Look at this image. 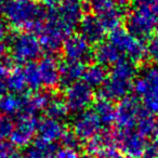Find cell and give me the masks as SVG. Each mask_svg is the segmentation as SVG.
<instances>
[{
  "label": "cell",
  "mask_w": 158,
  "mask_h": 158,
  "mask_svg": "<svg viewBox=\"0 0 158 158\" xmlns=\"http://www.w3.org/2000/svg\"><path fill=\"white\" fill-rule=\"evenodd\" d=\"M0 11L12 27L27 31H39L47 11L34 0H0Z\"/></svg>",
  "instance_id": "obj_1"
},
{
  "label": "cell",
  "mask_w": 158,
  "mask_h": 158,
  "mask_svg": "<svg viewBox=\"0 0 158 158\" xmlns=\"http://www.w3.org/2000/svg\"><path fill=\"white\" fill-rule=\"evenodd\" d=\"M85 10V0H60L56 7L47 11V19L53 21L69 37L81 22Z\"/></svg>",
  "instance_id": "obj_2"
},
{
  "label": "cell",
  "mask_w": 158,
  "mask_h": 158,
  "mask_svg": "<svg viewBox=\"0 0 158 158\" xmlns=\"http://www.w3.org/2000/svg\"><path fill=\"white\" fill-rule=\"evenodd\" d=\"M133 90L142 106L152 114H158V66L145 67L133 82Z\"/></svg>",
  "instance_id": "obj_3"
},
{
  "label": "cell",
  "mask_w": 158,
  "mask_h": 158,
  "mask_svg": "<svg viewBox=\"0 0 158 158\" xmlns=\"http://www.w3.org/2000/svg\"><path fill=\"white\" fill-rule=\"evenodd\" d=\"M9 37V36H8ZM11 59L19 64H29L41 55L42 48L39 38L31 31H24L11 35L8 39Z\"/></svg>",
  "instance_id": "obj_4"
},
{
  "label": "cell",
  "mask_w": 158,
  "mask_h": 158,
  "mask_svg": "<svg viewBox=\"0 0 158 158\" xmlns=\"http://www.w3.org/2000/svg\"><path fill=\"white\" fill-rule=\"evenodd\" d=\"M127 31L138 39H151L158 27V19L149 9L133 7L126 19Z\"/></svg>",
  "instance_id": "obj_5"
},
{
  "label": "cell",
  "mask_w": 158,
  "mask_h": 158,
  "mask_svg": "<svg viewBox=\"0 0 158 158\" xmlns=\"http://www.w3.org/2000/svg\"><path fill=\"white\" fill-rule=\"evenodd\" d=\"M108 41L118 49L123 57L131 60L135 64L146 56V47L142 40L134 37L123 27L110 31Z\"/></svg>",
  "instance_id": "obj_6"
},
{
  "label": "cell",
  "mask_w": 158,
  "mask_h": 158,
  "mask_svg": "<svg viewBox=\"0 0 158 158\" xmlns=\"http://www.w3.org/2000/svg\"><path fill=\"white\" fill-rule=\"evenodd\" d=\"M68 110L76 114L88 110V108L94 103V93L91 87L86 82L78 81L65 88L64 95Z\"/></svg>",
  "instance_id": "obj_7"
},
{
  "label": "cell",
  "mask_w": 158,
  "mask_h": 158,
  "mask_svg": "<svg viewBox=\"0 0 158 158\" xmlns=\"http://www.w3.org/2000/svg\"><path fill=\"white\" fill-rule=\"evenodd\" d=\"M143 108L144 107L136 98L127 97L119 101L115 115V125L117 130L127 131L135 129L138 119Z\"/></svg>",
  "instance_id": "obj_8"
},
{
  "label": "cell",
  "mask_w": 158,
  "mask_h": 158,
  "mask_svg": "<svg viewBox=\"0 0 158 158\" xmlns=\"http://www.w3.org/2000/svg\"><path fill=\"white\" fill-rule=\"evenodd\" d=\"M118 151L127 158H142L147 146L146 138L135 129L118 131L115 133Z\"/></svg>",
  "instance_id": "obj_9"
},
{
  "label": "cell",
  "mask_w": 158,
  "mask_h": 158,
  "mask_svg": "<svg viewBox=\"0 0 158 158\" xmlns=\"http://www.w3.org/2000/svg\"><path fill=\"white\" fill-rule=\"evenodd\" d=\"M104 126L92 110L77 114L73 121V130L75 135L80 141L88 142L102 132Z\"/></svg>",
  "instance_id": "obj_10"
},
{
  "label": "cell",
  "mask_w": 158,
  "mask_h": 158,
  "mask_svg": "<svg viewBox=\"0 0 158 158\" xmlns=\"http://www.w3.org/2000/svg\"><path fill=\"white\" fill-rule=\"evenodd\" d=\"M86 151L93 158H116L119 156L116 135L108 131H102L87 142Z\"/></svg>",
  "instance_id": "obj_11"
},
{
  "label": "cell",
  "mask_w": 158,
  "mask_h": 158,
  "mask_svg": "<svg viewBox=\"0 0 158 158\" xmlns=\"http://www.w3.org/2000/svg\"><path fill=\"white\" fill-rule=\"evenodd\" d=\"M38 33L42 50L47 51L50 54H53L63 48L64 41L68 37L53 21L47 18Z\"/></svg>",
  "instance_id": "obj_12"
},
{
  "label": "cell",
  "mask_w": 158,
  "mask_h": 158,
  "mask_svg": "<svg viewBox=\"0 0 158 158\" xmlns=\"http://www.w3.org/2000/svg\"><path fill=\"white\" fill-rule=\"evenodd\" d=\"M39 119L36 116H21L14 123L13 132L11 134V143L15 146L27 147L34 142L37 134Z\"/></svg>",
  "instance_id": "obj_13"
},
{
  "label": "cell",
  "mask_w": 158,
  "mask_h": 158,
  "mask_svg": "<svg viewBox=\"0 0 158 158\" xmlns=\"http://www.w3.org/2000/svg\"><path fill=\"white\" fill-rule=\"evenodd\" d=\"M63 54L65 60L86 63L93 56L91 44L80 35H70L64 41Z\"/></svg>",
  "instance_id": "obj_14"
},
{
  "label": "cell",
  "mask_w": 158,
  "mask_h": 158,
  "mask_svg": "<svg viewBox=\"0 0 158 158\" xmlns=\"http://www.w3.org/2000/svg\"><path fill=\"white\" fill-rule=\"evenodd\" d=\"M133 82L129 79L110 74L106 81L100 89L101 98L112 102L121 101L128 97L131 89L133 88Z\"/></svg>",
  "instance_id": "obj_15"
},
{
  "label": "cell",
  "mask_w": 158,
  "mask_h": 158,
  "mask_svg": "<svg viewBox=\"0 0 158 158\" xmlns=\"http://www.w3.org/2000/svg\"><path fill=\"white\" fill-rule=\"evenodd\" d=\"M79 35L82 36L90 44L103 42L106 29L97 15L86 14L79 23Z\"/></svg>",
  "instance_id": "obj_16"
},
{
  "label": "cell",
  "mask_w": 158,
  "mask_h": 158,
  "mask_svg": "<svg viewBox=\"0 0 158 158\" xmlns=\"http://www.w3.org/2000/svg\"><path fill=\"white\" fill-rule=\"evenodd\" d=\"M42 86L53 89L60 85V63L52 55H46L38 63Z\"/></svg>",
  "instance_id": "obj_17"
},
{
  "label": "cell",
  "mask_w": 158,
  "mask_h": 158,
  "mask_svg": "<svg viewBox=\"0 0 158 158\" xmlns=\"http://www.w3.org/2000/svg\"><path fill=\"white\" fill-rule=\"evenodd\" d=\"M67 130L65 129L63 123L56 119L44 117L38 120L37 135L38 139L49 143H55L61 141Z\"/></svg>",
  "instance_id": "obj_18"
},
{
  "label": "cell",
  "mask_w": 158,
  "mask_h": 158,
  "mask_svg": "<svg viewBox=\"0 0 158 158\" xmlns=\"http://www.w3.org/2000/svg\"><path fill=\"white\" fill-rule=\"evenodd\" d=\"M85 64L81 62L65 60L60 63V85L64 88L80 81L85 73Z\"/></svg>",
  "instance_id": "obj_19"
},
{
  "label": "cell",
  "mask_w": 158,
  "mask_h": 158,
  "mask_svg": "<svg viewBox=\"0 0 158 158\" xmlns=\"http://www.w3.org/2000/svg\"><path fill=\"white\" fill-rule=\"evenodd\" d=\"M93 57L98 64L106 67V66H113L123 56H121V53L119 52L118 49L107 40L98 44L97 49L93 51Z\"/></svg>",
  "instance_id": "obj_20"
},
{
  "label": "cell",
  "mask_w": 158,
  "mask_h": 158,
  "mask_svg": "<svg viewBox=\"0 0 158 158\" xmlns=\"http://www.w3.org/2000/svg\"><path fill=\"white\" fill-rule=\"evenodd\" d=\"M56 152L55 143H49L37 138L26 147L24 158H55Z\"/></svg>",
  "instance_id": "obj_21"
},
{
  "label": "cell",
  "mask_w": 158,
  "mask_h": 158,
  "mask_svg": "<svg viewBox=\"0 0 158 158\" xmlns=\"http://www.w3.org/2000/svg\"><path fill=\"white\" fill-rule=\"evenodd\" d=\"M25 94H15V93H8L0 99V113L6 116H16L21 114L23 105H24Z\"/></svg>",
  "instance_id": "obj_22"
},
{
  "label": "cell",
  "mask_w": 158,
  "mask_h": 158,
  "mask_svg": "<svg viewBox=\"0 0 158 158\" xmlns=\"http://www.w3.org/2000/svg\"><path fill=\"white\" fill-rule=\"evenodd\" d=\"M93 112L97 114L99 119L101 120L102 125L105 127L110 126L115 123V115H116V107L114 106L112 101L110 100L99 98L93 103Z\"/></svg>",
  "instance_id": "obj_23"
},
{
  "label": "cell",
  "mask_w": 158,
  "mask_h": 158,
  "mask_svg": "<svg viewBox=\"0 0 158 158\" xmlns=\"http://www.w3.org/2000/svg\"><path fill=\"white\" fill-rule=\"evenodd\" d=\"M108 75L106 72L105 66L100 65V64H91L88 67H86L84 73V82H86L89 87L91 88H98L100 87L101 88L104 85V82L106 81Z\"/></svg>",
  "instance_id": "obj_24"
},
{
  "label": "cell",
  "mask_w": 158,
  "mask_h": 158,
  "mask_svg": "<svg viewBox=\"0 0 158 158\" xmlns=\"http://www.w3.org/2000/svg\"><path fill=\"white\" fill-rule=\"evenodd\" d=\"M44 112H46V116L49 118L62 121L68 116L69 110H68L65 100L59 97H52Z\"/></svg>",
  "instance_id": "obj_25"
},
{
  "label": "cell",
  "mask_w": 158,
  "mask_h": 158,
  "mask_svg": "<svg viewBox=\"0 0 158 158\" xmlns=\"http://www.w3.org/2000/svg\"><path fill=\"white\" fill-rule=\"evenodd\" d=\"M8 85L11 93L15 94H25L27 93V85L25 75L22 68H13L11 74L8 77Z\"/></svg>",
  "instance_id": "obj_26"
},
{
  "label": "cell",
  "mask_w": 158,
  "mask_h": 158,
  "mask_svg": "<svg viewBox=\"0 0 158 158\" xmlns=\"http://www.w3.org/2000/svg\"><path fill=\"white\" fill-rule=\"evenodd\" d=\"M23 72H24L25 79H26L27 88L35 92L39 91L40 87L42 86V82L39 69H38V64H36L35 62L26 64L25 67L23 68Z\"/></svg>",
  "instance_id": "obj_27"
},
{
  "label": "cell",
  "mask_w": 158,
  "mask_h": 158,
  "mask_svg": "<svg viewBox=\"0 0 158 158\" xmlns=\"http://www.w3.org/2000/svg\"><path fill=\"white\" fill-rule=\"evenodd\" d=\"M14 123L11 117L6 115H0V143L6 142L13 132Z\"/></svg>",
  "instance_id": "obj_28"
},
{
  "label": "cell",
  "mask_w": 158,
  "mask_h": 158,
  "mask_svg": "<svg viewBox=\"0 0 158 158\" xmlns=\"http://www.w3.org/2000/svg\"><path fill=\"white\" fill-rule=\"evenodd\" d=\"M0 158H24V155L19 152L13 143L6 141L0 143Z\"/></svg>",
  "instance_id": "obj_29"
},
{
  "label": "cell",
  "mask_w": 158,
  "mask_h": 158,
  "mask_svg": "<svg viewBox=\"0 0 158 158\" xmlns=\"http://www.w3.org/2000/svg\"><path fill=\"white\" fill-rule=\"evenodd\" d=\"M146 56L153 65L158 66V36H153L146 46Z\"/></svg>",
  "instance_id": "obj_30"
},
{
  "label": "cell",
  "mask_w": 158,
  "mask_h": 158,
  "mask_svg": "<svg viewBox=\"0 0 158 158\" xmlns=\"http://www.w3.org/2000/svg\"><path fill=\"white\" fill-rule=\"evenodd\" d=\"M62 145L64 147H68V148H74V149H78L79 147V143L81 141L79 140L75 133L73 131H66L65 134L63 135L61 140Z\"/></svg>",
  "instance_id": "obj_31"
},
{
  "label": "cell",
  "mask_w": 158,
  "mask_h": 158,
  "mask_svg": "<svg viewBox=\"0 0 158 158\" xmlns=\"http://www.w3.org/2000/svg\"><path fill=\"white\" fill-rule=\"evenodd\" d=\"M13 70V60L11 57L5 56L0 59V78L7 79Z\"/></svg>",
  "instance_id": "obj_32"
},
{
  "label": "cell",
  "mask_w": 158,
  "mask_h": 158,
  "mask_svg": "<svg viewBox=\"0 0 158 158\" xmlns=\"http://www.w3.org/2000/svg\"><path fill=\"white\" fill-rule=\"evenodd\" d=\"M142 158H158V141L152 140L143 153Z\"/></svg>",
  "instance_id": "obj_33"
},
{
  "label": "cell",
  "mask_w": 158,
  "mask_h": 158,
  "mask_svg": "<svg viewBox=\"0 0 158 158\" xmlns=\"http://www.w3.org/2000/svg\"><path fill=\"white\" fill-rule=\"evenodd\" d=\"M55 158H80L79 157L78 149L68 148V147H62L57 149L55 154Z\"/></svg>",
  "instance_id": "obj_34"
},
{
  "label": "cell",
  "mask_w": 158,
  "mask_h": 158,
  "mask_svg": "<svg viewBox=\"0 0 158 158\" xmlns=\"http://www.w3.org/2000/svg\"><path fill=\"white\" fill-rule=\"evenodd\" d=\"M158 3V0H133V7L143 8V9L153 10V8Z\"/></svg>",
  "instance_id": "obj_35"
},
{
  "label": "cell",
  "mask_w": 158,
  "mask_h": 158,
  "mask_svg": "<svg viewBox=\"0 0 158 158\" xmlns=\"http://www.w3.org/2000/svg\"><path fill=\"white\" fill-rule=\"evenodd\" d=\"M10 91L9 85H8V78H0V99L8 94Z\"/></svg>",
  "instance_id": "obj_36"
},
{
  "label": "cell",
  "mask_w": 158,
  "mask_h": 158,
  "mask_svg": "<svg viewBox=\"0 0 158 158\" xmlns=\"http://www.w3.org/2000/svg\"><path fill=\"white\" fill-rule=\"evenodd\" d=\"M39 1H40V5L44 8H46L47 10L53 9L60 2V0H39Z\"/></svg>",
  "instance_id": "obj_37"
},
{
  "label": "cell",
  "mask_w": 158,
  "mask_h": 158,
  "mask_svg": "<svg viewBox=\"0 0 158 158\" xmlns=\"http://www.w3.org/2000/svg\"><path fill=\"white\" fill-rule=\"evenodd\" d=\"M8 35V26L3 21L0 20V40H3Z\"/></svg>",
  "instance_id": "obj_38"
},
{
  "label": "cell",
  "mask_w": 158,
  "mask_h": 158,
  "mask_svg": "<svg viewBox=\"0 0 158 158\" xmlns=\"http://www.w3.org/2000/svg\"><path fill=\"white\" fill-rule=\"evenodd\" d=\"M9 51L8 44L3 40H0V59L7 56V52Z\"/></svg>",
  "instance_id": "obj_39"
},
{
  "label": "cell",
  "mask_w": 158,
  "mask_h": 158,
  "mask_svg": "<svg viewBox=\"0 0 158 158\" xmlns=\"http://www.w3.org/2000/svg\"><path fill=\"white\" fill-rule=\"evenodd\" d=\"M152 11H153V13L155 14V16H156V18L158 19V3L155 6V7L153 8V10H152Z\"/></svg>",
  "instance_id": "obj_40"
},
{
  "label": "cell",
  "mask_w": 158,
  "mask_h": 158,
  "mask_svg": "<svg viewBox=\"0 0 158 158\" xmlns=\"http://www.w3.org/2000/svg\"><path fill=\"white\" fill-rule=\"evenodd\" d=\"M0 15H1V11H0Z\"/></svg>",
  "instance_id": "obj_41"
}]
</instances>
